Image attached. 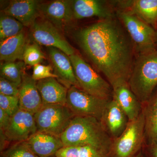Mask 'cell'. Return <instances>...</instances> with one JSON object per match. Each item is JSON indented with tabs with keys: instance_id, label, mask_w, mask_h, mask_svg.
Listing matches in <instances>:
<instances>
[{
	"instance_id": "obj_1",
	"label": "cell",
	"mask_w": 157,
	"mask_h": 157,
	"mask_svg": "<svg viewBox=\"0 0 157 157\" xmlns=\"http://www.w3.org/2000/svg\"><path fill=\"white\" fill-rule=\"evenodd\" d=\"M76 39L112 88L128 82L136 54L132 39L116 16L82 29Z\"/></svg>"
},
{
	"instance_id": "obj_2",
	"label": "cell",
	"mask_w": 157,
	"mask_h": 157,
	"mask_svg": "<svg viewBox=\"0 0 157 157\" xmlns=\"http://www.w3.org/2000/svg\"><path fill=\"white\" fill-rule=\"evenodd\" d=\"M60 138L64 147H92L109 156L113 140L101 121L90 117H74Z\"/></svg>"
},
{
	"instance_id": "obj_3",
	"label": "cell",
	"mask_w": 157,
	"mask_h": 157,
	"mask_svg": "<svg viewBox=\"0 0 157 157\" xmlns=\"http://www.w3.org/2000/svg\"><path fill=\"white\" fill-rule=\"evenodd\" d=\"M129 86L142 105L157 87V49L135 56Z\"/></svg>"
},
{
	"instance_id": "obj_4",
	"label": "cell",
	"mask_w": 157,
	"mask_h": 157,
	"mask_svg": "<svg viewBox=\"0 0 157 157\" xmlns=\"http://www.w3.org/2000/svg\"><path fill=\"white\" fill-rule=\"evenodd\" d=\"M79 87L84 91L96 96L110 100L112 86L88 63L77 54L69 56Z\"/></svg>"
},
{
	"instance_id": "obj_5",
	"label": "cell",
	"mask_w": 157,
	"mask_h": 157,
	"mask_svg": "<svg viewBox=\"0 0 157 157\" xmlns=\"http://www.w3.org/2000/svg\"><path fill=\"white\" fill-rule=\"evenodd\" d=\"M116 14L132 39L136 55L157 50L155 31L152 27L126 11L116 9Z\"/></svg>"
},
{
	"instance_id": "obj_6",
	"label": "cell",
	"mask_w": 157,
	"mask_h": 157,
	"mask_svg": "<svg viewBox=\"0 0 157 157\" xmlns=\"http://www.w3.org/2000/svg\"><path fill=\"white\" fill-rule=\"evenodd\" d=\"M144 127L142 110L138 117L129 121L122 134L113 140L109 157H135L144 145Z\"/></svg>"
},
{
	"instance_id": "obj_7",
	"label": "cell",
	"mask_w": 157,
	"mask_h": 157,
	"mask_svg": "<svg viewBox=\"0 0 157 157\" xmlns=\"http://www.w3.org/2000/svg\"><path fill=\"white\" fill-rule=\"evenodd\" d=\"M75 116L67 104H43L34 115L38 132L60 137Z\"/></svg>"
},
{
	"instance_id": "obj_8",
	"label": "cell",
	"mask_w": 157,
	"mask_h": 157,
	"mask_svg": "<svg viewBox=\"0 0 157 157\" xmlns=\"http://www.w3.org/2000/svg\"><path fill=\"white\" fill-rule=\"evenodd\" d=\"M109 101L72 86L68 90L66 104L75 116L90 117L101 121Z\"/></svg>"
},
{
	"instance_id": "obj_9",
	"label": "cell",
	"mask_w": 157,
	"mask_h": 157,
	"mask_svg": "<svg viewBox=\"0 0 157 157\" xmlns=\"http://www.w3.org/2000/svg\"><path fill=\"white\" fill-rule=\"evenodd\" d=\"M30 36L35 43L59 49L70 56L75 50L59 30L46 19L36 20L31 26Z\"/></svg>"
},
{
	"instance_id": "obj_10",
	"label": "cell",
	"mask_w": 157,
	"mask_h": 157,
	"mask_svg": "<svg viewBox=\"0 0 157 157\" xmlns=\"http://www.w3.org/2000/svg\"><path fill=\"white\" fill-rule=\"evenodd\" d=\"M72 9L74 20L93 17L104 20L116 16L113 1L74 0Z\"/></svg>"
},
{
	"instance_id": "obj_11",
	"label": "cell",
	"mask_w": 157,
	"mask_h": 157,
	"mask_svg": "<svg viewBox=\"0 0 157 157\" xmlns=\"http://www.w3.org/2000/svg\"><path fill=\"white\" fill-rule=\"evenodd\" d=\"M3 132L9 142L26 141L38 132L34 115L19 109L11 117L9 126Z\"/></svg>"
},
{
	"instance_id": "obj_12",
	"label": "cell",
	"mask_w": 157,
	"mask_h": 157,
	"mask_svg": "<svg viewBox=\"0 0 157 157\" xmlns=\"http://www.w3.org/2000/svg\"><path fill=\"white\" fill-rule=\"evenodd\" d=\"M116 9L135 15L155 30L157 25V0L113 1Z\"/></svg>"
},
{
	"instance_id": "obj_13",
	"label": "cell",
	"mask_w": 157,
	"mask_h": 157,
	"mask_svg": "<svg viewBox=\"0 0 157 157\" xmlns=\"http://www.w3.org/2000/svg\"><path fill=\"white\" fill-rule=\"evenodd\" d=\"M72 1L59 0L39 4V11L59 30L73 20Z\"/></svg>"
},
{
	"instance_id": "obj_14",
	"label": "cell",
	"mask_w": 157,
	"mask_h": 157,
	"mask_svg": "<svg viewBox=\"0 0 157 157\" xmlns=\"http://www.w3.org/2000/svg\"><path fill=\"white\" fill-rule=\"evenodd\" d=\"M101 121L106 132L113 140L122 134L129 120L123 109L112 98L107 104Z\"/></svg>"
},
{
	"instance_id": "obj_15",
	"label": "cell",
	"mask_w": 157,
	"mask_h": 157,
	"mask_svg": "<svg viewBox=\"0 0 157 157\" xmlns=\"http://www.w3.org/2000/svg\"><path fill=\"white\" fill-rule=\"evenodd\" d=\"M48 55L56 71L57 79L68 89L72 86L80 88L69 56L62 51L48 47Z\"/></svg>"
},
{
	"instance_id": "obj_16",
	"label": "cell",
	"mask_w": 157,
	"mask_h": 157,
	"mask_svg": "<svg viewBox=\"0 0 157 157\" xmlns=\"http://www.w3.org/2000/svg\"><path fill=\"white\" fill-rule=\"evenodd\" d=\"M20 109L34 115L43 105L42 98L37 87V81L32 76L24 73L19 87Z\"/></svg>"
},
{
	"instance_id": "obj_17",
	"label": "cell",
	"mask_w": 157,
	"mask_h": 157,
	"mask_svg": "<svg viewBox=\"0 0 157 157\" xmlns=\"http://www.w3.org/2000/svg\"><path fill=\"white\" fill-rule=\"evenodd\" d=\"M39 4L35 0L12 1L4 9L3 13L14 17L24 26H31L40 14Z\"/></svg>"
},
{
	"instance_id": "obj_18",
	"label": "cell",
	"mask_w": 157,
	"mask_h": 157,
	"mask_svg": "<svg viewBox=\"0 0 157 157\" xmlns=\"http://www.w3.org/2000/svg\"><path fill=\"white\" fill-rule=\"evenodd\" d=\"M26 141L39 157L55 156L64 147L60 137L44 132H36Z\"/></svg>"
},
{
	"instance_id": "obj_19",
	"label": "cell",
	"mask_w": 157,
	"mask_h": 157,
	"mask_svg": "<svg viewBox=\"0 0 157 157\" xmlns=\"http://www.w3.org/2000/svg\"><path fill=\"white\" fill-rule=\"evenodd\" d=\"M112 98L132 121L138 117L142 110V105L130 88L128 82L112 88Z\"/></svg>"
},
{
	"instance_id": "obj_20",
	"label": "cell",
	"mask_w": 157,
	"mask_h": 157,
	"mask_svg": "<svg viewBox=\"0 0 157 157\" xmlns=\"http://www.w3.org/2000/svg\"><path fill=\"white\" fill-rule=\"evenodd\" d=\"M37 87L43 104H66L68 89L56 78L37 81Z\"/></svg>"
},
{
	"instance_id": "obj_21",
	"label": "cell",
	"mask_w": 157,
	"mask_h": 157,
	"mask_svg": "<svg viewBox=\"0 0 157 157\" xmlns=\"http://www.w3.org/2000/svg\"><path fill=\"white\" fill-rule=\"evenodd\" d=\"M144 117V145L157 143V87L142 105Z\"/></svg>"
},
{
	"instance_id": "obj_22",
	"label": "cell",
	"mask_w": 157,
	"mask_h": 157,
	"mask_svg": "<svg viewBox=\"0 0 157 157\" xmlns=\"http://www.w3.org/2000/svg\"><path fill=\"white\" fill-rule=\"evenodd\" d=\"M26 36L23 32L0 42V59L6 62L22 60L27 44Z\"/></svg>"
},
{
	"instance_id": "obj_23",
	"label": "cell",
	"mask_w": 157,
	"mask_h": 157,
	"mask_svg": "<svg viewBox=\"0 0 157 157\" xmlns=\"http://www.w3.org/2000/svg\"><path fill=\"white\" fill-rule=\"evenodd\" d=\"M56 157H109L99 150L92 147H64L56 153Z\"/></svg>"
},
{
	"instance_id": "obj_24",
	"label": "cell",
	"mask_w": 157,
	"mask_h": 157,
	"mask_svg": "<svg viewBox=\"0 0 157 157\" xmlns=\"http://www.w3.org/2000/svg\"><path fill=\"white\" fill-rule=\"evenodd\" d=\"M24 62H6L1 66V77L20 86L24 73Z\"/></svg>"
},
{
	"instance_id": "obj_25",
	"label": "cell",
	"mask_w": 157,
	"mask_h": 157,
	"mask_svg": "<svg viewBox=\"0 0 157 157\" xmlns=\"http://www.w3.org/2000/svg\"><path fill=\"white\" fill-rule=\"evenodd\" d=\"M24 26L14 17L1 13L0 17V42L14 36L23 32Z\"/></svg>"
},
{
	"instance_id": "obj_26",
	"label": "cell",
	"mask_w": 157,
	"mask_h": 157,
	"mask_svg": "<svg viewBox=\"0 0 157 157\" xmlns=\"http://www.w3.org/2000/svg\"><path fill=\"white\" fill-rule=\"evenodd\" d=\"M1 157H39L26 141L15 142L1 152Z\"/></svg>"
},
{
	"instance_id": "obj_27",
	"label": "cell",
	"mask_w": 157,
	"mask_h": 157,
	"mask_svg": "<svg viewBox=\"0 0 157 157\" xmlns=\"http://www.w3.org/2000/svg\"><path fill=\"white\" fill-rule=\"evenodd\" d=\"M45 58V55L39 45L35 43L27 45L23 56L25 64L33 67L41 63Z\"/></svg>"
},
{
	"instance_id": "obj_28",
	"label": "cell",
	"mask_w": 157,
	"mask_h": 157,
	"mask_svg": "<svg viewBox=\"0 0 157 157\" xmlns=\"http://www.w3.org/2000/svg\"><path fill=\"white\" fill-rule=\"evenodd\" d=\"M0 108L12 117L20 109L19 98L0 94Z\"/></svg>"
},
{
	"instance_id": "obj_29",
	"label": "cell",
	"mask_w": 157,
	"mask_h": 157,
	"mask_svg": "<svg viewBox=\"0 0 157 157\" xmlns=\"http://www.w3.org/2000/svg\"><path fill=\"white\" fill-rule=\"evenodd\" d=\"M52 67L51 65L45 66L39 64L33 67L32 78L36 81L48 78H58L55 73H52Z\"/></svg>"
},
{
	"instance_id": "obj_30",
	"label": "cell",
	"mask_w": 157,
	"mask_h": 157,
	"mask_svg": "<svg viewBox=\"0 0 157 157\" xmlns=\"http://www.w3.org/2000/svg\"><path fill=\"white\" fill-rule=\"evenodd\" d=\"M0 94L4 95L18 97L19 87L14 83L0 77Z\"/></svg>"
},
{
	"instance_id": "obj_31",
	"label": "cell",
	"mask_w": 157,
	"mask_h": 157,
	"mask_svg": "<svg viewBox=\"0 0 157 157\" xmlns=\"http://www.w3.org/2000/svg\"><path fill=\"white\" fill-rule=\"evenodd\" d=\"M11 117L0 108V129L5 131L9 126Z\"/></svg>"
},
{
	"instance_id": "obj_32",
	"label": "cell",
	"mask_w": 157,
	"mask_h": 157,
	"mask_svg": "<svg viewBox=\"0 0 157 157\" xmlns=\"http://www.w3.org/2000/svg\"><path fill=\"white\" fill-rule=\"evenodd\" d=\"M143 151L146 157H157V143L144 145Z\"/></svg>"
},
{
	"instance_id": "obj_33",
	"label": "cell",
	"mask_w": 157,
	"mask_h": 157,
	"mask_svg": "<svg viewBox=\"0 0 157 157\" xmlns=\"http://www.w3.org/2000/svg\"><path fill=\"white\" fill-rule=\"evenodd\" d=\"M0 136H1V144H0V150L1 153L3 151L7 148V144L9 143V141L7 140L6 135H5L4 132L2 130L0 129Z\"/></svg>"
},
{
	"instance_id": "obj_34",
	"label": "cell",
	"mask_w": 157,
	"mask_h": 157,
	"mask_svg": "<svg viewBox=\"0 0 157 157\" xmlns=\"http://www.w3.org/2000/svg\"><path fill=\"white\" fill-rule=\"evenodd\" d=\"M135 157H146L143 151L141 150L140 151Z\"/></svg>"
},
{
	"instance_id": "obj_35",
	"label": "cell",
	"mask_w": 157,
	"mask_h": 157,
	"mask_svg": "<svg viewBox=\"0 0 157 157\" xmlns=\"http://www.w3.org/2000/svg\"><path fill=\"white\" fill-rule=\"evenodd\" d=\"M155 34H156V45L157 47V25L156 28L155 29Z\"/></svg>"
},
{
	"instance_id": "obj_36",
	"label": "cell",
	"mask_w": 157,
	"mask_h": 157,
	"mask_svg": "<svg viewBox=\"0 0 157 157\" xmlns=\"http://www.w3.org/2000/svg\"><path fill=\"white\" fill-rule=\"evenodd\" d=\"M51 157H56L55 156Z\"/></svg>"
}]
</instances>
